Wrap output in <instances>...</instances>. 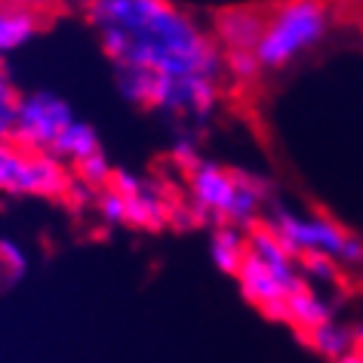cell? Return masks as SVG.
<instances>
[{
	"mask_svg": "<svg viewBox=\"0 0 363 363\" xmlns=\"http://www.w3.org/2000/svg\"><path fill=\"white\" fill-rule=\"evenodd\" d=\"M311 342H314L317 351L326 354V357H333V360L348 357V351H351V335L345 333L342 326H335L333 320L311 330Z\"/></svg>",
	"mask_w": 363,
	"mask_h": 363,
	"instance_id": "obj_13",
	"label": "cell"
},
{
	"mask_svg": "<svg viewBox=\"0 0 363 363\" xmlns=\"http://www.w3.org/2000/svg\"><path fill=\"white\" fill-rule=\"evenodd\" d=\"M77 4H84V6H96V4H105V0H77Z\"/></svg>",
	"mask_w": 363,
	"mask_h": 363,
	"instance_id": "obj_20",
	"label": "cell"
},
{
	"mask_svg": "<svg viewBox=\"0 0 363 363\" xmlns=\"http://www.w3.org/2000/svg\"><path fill=\"white\" fill-rule=\"evenodd\" d=\"M333 13L326 0H284L265 16L256 65L265 74L293 68L326 40Z\"/></svg>",
	"mask_w": 363,
	"mask_h": 363,
	"instance_id": "obj_2",
	"label": "cell"
},
{
	"mask_svg": "<svg viewBox=\"0 0 363 363\" xmlns=\"http://www.w3.org/2000/svg\"><path fill=\"white\" fill-rule=\"evenodd\" d=\"M96 151H102V145H99V133H96L89 123L74 121V123H71L68 130L56 139V145H52L50 154H52V157H59V160L77 163V160L89 157V154H96Z\"/></svg>",
	"mask_w": 363,
	"mask_h": 363,
	"instance_id": "obj_9",
	"label": "cell"
},
{
	"mask_svg": "<svg viewBox=\"0 0 363 363\" xmlns=\"http://www.w3.org/2000/svg\"><path fill=\"white\" fill-rule=\"evenodd\" d=\"M40 31V19L31 10H13V6H0V56L16 52L25 43L34 40Z\"/></svg>",
	"mask_w": 363,
	"mask_h": 363,
	"instance_id": "obj_8",
	"label": "cell"
},
{
	"mask_svg": "<svg viewBox=\"0 0 363 363\" xmlns=\"http://www.w3.org/2000/svg\"><path fill=\"white\" fill-rule=\"evenodd\" d=\"M108 188H111V191H117L121 197H135L139 191H145V182L135 176V172H130V169H114L111 172V182H108Z\"/></svg>",
	"mask_w": 363,
	"mask_h": 363,
	"instance_id": "obj_18",
	"label": "cell"
},
{
	"mask_svg": "<svg viewBox=\"0 0 363 363\" xmlns=\"http://www.w3.org/2000/svg\"><path fill=\"white\" fill-rule=\"evenodd\" d=\"M126 201V225L133 228H160L167 222V206H163L160 194L145 188L135 197H123Z\"/></svg>",
	"mask_w": 363,
	"mask_h": 363,
	"instance_id": "obj_12",
	"label": "cell"
},
{
	"mask_svg": "<svg viewBox=\"0 0 363 363\" xmlns=\"http://www.w3.org/2000/svg\"><path fill=\"white\" fill-rule=\"evenodd\" d=\"M0 274L6 277V284H19L28 274V256L19 243L0 240Z\"/></svg>",
	"mask_w": 363,
	"mask_h": 363,
	"instance_id": "obj_15",
	"label": "cell"
},
{
	"mask_svg": "<svg viewBox=\"0 0 363 363\" xmlns=\"http://www.w3.org/2000/svg\"><path fill=\"white\" fill-rule=\"evenodd\" d=\"M89 22L114 68L169 80H222L225 74L216 38L169 0H105L89 6Z\"/></svg>",
	"mask_w": 363,
	"mask_h": 363,
	"instance_id": "obj_1",
	"label": "cell"
},
{
	"mask_svg": "<svg viewBox=\"0 0 363 363\" xmlns=\"http://www.w3.org/2000/svg\"><path fill=\"white\" fill-rule=\"evenodd\" d=\"M77 117L71 111V105L65 99H59L56 93L38 89V93L19 96V108H16V123L10 142L19 145L25 151H38L50 154L52 145L62 133L74 123Z\"/></svg>",
	"mask_w": 363,
	"mask_h": 363,
	"instance_id": "obj_7",
	"label": "cell"
},
{
	"mask_svg": "<svg viewBox=\"0 0 363 363\" xmlns=\"http://www.w3.org/2000/svg\"><path fill=\"white\" fill-rule=\"evenodd\" d=\"M74 169H77V179L89 188H108L111 172H114L111 163H108V157H105V151H96V154H89V157L77 160Z\"/></svg>",
	"mask_w": 363,
	"mask_h": 363,
	"instance_id": "obj_14",
	"label": "cell"
},
{
	"mask_svg": "<svg viewBox=\"0 0 363 363\" xmlns=\"http://www.w3.org/2000/svg\"><path fill=\"white\" fill-rule=\"evenodd\" d=\"M16 108H19V96H16L10 77L0 71V142H10L13 123H16Z\"/></svg>",
	"mask_w": 363,
	"mask_h": 363,
	"instance_id": "obj_16",
	"label": "cell"
},
{
	"mask_svg": "<svg viewBox=\"0 0 363 363\" xmlns=\"http://www.w3.org/2000/svg\"><path fill=\"white\" fill-rule=\"evenodd\" d=\"M234 277L240 280L243 296L252 305L265 308L274 317H284L286 298L305 286L302 277H298V268L293 265V256L280 247L268 228L250 234L247 259H243V265Z\"/></svg>",
	"mask_w": 363,
	"mask_h": 363,
	"instance_id": "obj_4",
	"label": "cell"
},
{
	"mask_svg": "<svg viewBox=\"0 0 363 363\" xmlns=\"http://www.w3.org/2000/svg\"><path fill=\"white\" fill-rule=\"evenodd\" d=\"M96 206H99V216H102L105 225H111V228L114 225H126V201L117 191H111V188L99 191Z\"/></svg>",
	"mask_w": 363,
	"mask_h": 363,
	"instance_id": "obj_17",
	"label": "cell"
},
{
	"mask_svg": "<svg viewBox=\"0 0 363 363\" xmlns=\"http://www.w3.org/2000/svg\"><path fill=\"white\" fill-rule=\"evenodd\" d=\"M172 157H176L185 169H191L194 163L201 160V157H197V151H194V145H191V142H179V145H176V151H172Z\"/></svg>",
	"mask_w": 363,
	"mask_h": 363,
	"instance_id": "obj_19",
	"label": "cell"
},
{
	"mask_svg": "<svg viewBox=\"0 0 363 363\" xmlns=\"http://www.w3.org/2000/svg\"><path fill=\"white\" fill-rule=\"evenodd\" d=\"M71 188L68 172L52 154L0 142V191L19 197H59Z\"/></svg>",
	"mask_w": 363,
	"mask_h": 363,
	"instance_id": "obj_6",
	"label": "cell"
},
{
	"mask_svg": "<svg viewBox=\"0 0 363 363\" xmlns=\"http://www.w3.org/2000/svg\"><path fill=\"white\" fill-rule=\"evenodd\" d=\"M188 172H191V197L197 210L231 228L256 219L268 197V185L252 172L225 169L206 160H197Z\"/></svg>",
	"mask_w": 363,
	"mask_h": 363,
	"instance_id": "obj_3",
	"label": "cell"
},
{
	"mask_svg": "<svg viewBox=\"0 0 363 363\" xmlns=\"http://www.w3.org/2000/svg\"><path fill=\"white\" fill-rule=\"evenodd\" d=\"M268 231L289 256H320L330 262H345V265L363 262V243L323 216H298L280 210L268 219Z\"/></svg>",
	"mask_w": 363,
	"mask_h": 363,
	"instance_id": "obj_5",
	"label": "cell"
},
{
	"mask_svg": "<svg viewBox=\"0 0 363 363\" xmlns=\"http://www.w3.org/2000/svg\"><path fill=\"white\" fill-rule=\"evenodd\" d=\"M284 317H289V320L298 323V326H305V330H317V326H323V323L333 320L330 308L323 305V298L314 296L311 289H305V286L296 289V293L286 298Z\"/></svg>",
	"mask_w": 363,
	"mask_h": 363,
	"instance_id": "obj_10",
	"label": "cell"
},
{
	"mask_svg": "<svg viewBox=\"0 0 363 363\" xmlns=\"http://www.w3.org/2000/svg\"><path fill=\"white\" fill-rule=\"evenodd\" d=\"M210 256H213V262H216V268L219 271H225V274H238L243 259H247V240L238 234V228L222 225V228L213 234Z\"/></svg>",
	"mask_w": 363,
	"mask_h": 363,
	"instance_id": "obj_11",
	"label": "cell"
}]
</instances>
